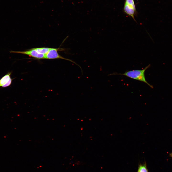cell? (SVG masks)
<instances>
[{
  "mask_svg": "<svg viewBox=\"0 0 172 172\" xmlns=\"http://www.w3.org/2000/svg\"><path fill=\"white\" fill-rule=\"evenodd\" d=\"M150 64H149L141 70L128 71L123 73H113L110 75L117 74L123 75L130 78L144 82L147 84L150 87L153 88V86L147 82L145 79V71L150 67Z\"/></svg>",
  "mask_w": 172,
  "mask_h": 172,
  "instance_id": "1",
  "label": "cell"
},
{
  "mask_svg": "<svg viewBox=\"0 0 172 172\" xmlns=\"http://www.w3.org/2000/svg\"><path fill=\"white\" fill-rule=\"evenodd\" d=\"M60 48H51L48 52L45 55L44 59H62L67 60L75 63L76 65L78 66L81 69V70L82 74H83L82 70L80 66L77 64L74 61L69 59L64 58L59 55L58 53V51L60 50H62L63 49H60Z\"/></svg>",
  "mask_w": 172,
  "mask_h": 172,
  "instance_id": "2",
  "label": "cell"
},
{
  "mask_svg": "<svg viewBox=\"0 0 172 172\" xmlns=\"http://www.w3.org/2000/svg\"><path fill=\"white\" fill-rule=\"evenodd\" d=\"M10 53H16L26 55L37 59H44L45 55L40 53L34 48L23 51H9Z\"/></svg>",
  "mask_w": 172,
  "mask_h": 172,
  "instance_id": "3",
  "label": "cell"
},
{
  "mask_svg": "<svg viewBox=\"0 0 172 172\" xmlns=\"http://www.w3.org/2000/svg\"><path fill=\"white\" fill-rule=\"evenodd\" d=\"M124 12L128 16L131 17L136 22L134 18V16L136 14V9L129 6L125 3L124 7Z\"/></svg>",
  "mask_w": 172,
  "mask_h": 172,
  "instance_id": "4",
  "label": "cell"
},
{
  "mask_svg": "<svg viewBox=\"0 0 172 172\" xmlns=\"http://www.w3.org/2000/svg\"><path fill=\"white\" fill-rule=\"evenodd\" d=\"M11 73V72H8L0 80V87L9 81L11 78L10 75Z\"/></svg>",
  "mask_w": 172,
  "mask_h": 172,
  "instance_id": "5",
  "label": "cell"
},
{
  "mask_svg": "<svg viewBox=\"0 0 172 172\" xmlns=\"http://www.w3.org/2000/svg\"><path fill=\"white\" fill-rule=\"evenodd\" d=\"M38 52L40 53L46 55L49 51L51 48L48 47H40L34 48Z\"/></svg>",
  "mask_w": 172,
  "mask_h": 172,
  "instance_id": "6",
  "label": "cell"
},
{
  "mask_svg": "<svg viewBox=\"0 0 172 172\" xmlns=\"http://www.w3.org/2000/svg\"><path fill=\"white\" fill-rule=\"evenodd\" d=\"M137 172H149L145 162L139 165Z\"/></svg>",
  "mask_w": 172,
  "mask_h": 172,
  "instance_id": "7",
  "label": "cell"
},
{
  "mask_svg": "<svg viewBox=\"0 0 172 172\" xmlns=\"http://www.w3.org/2000/svg\"><path fill=\"white\" fill-rule=\"evenodd\" d=\"M125 3L136 9L135 5L134 0H126Z\"/></svg>",
  "mask_w": 172,
  "mask_h": 172,
  "instance_id": "8",
  "label": "cell"
},
{
  "mask_svg": "<svg viewBox=\"0 0 172 172\" xmlns=\"http://www.w3.org/2000/svg\"><path fill=\"white\" fill-rule=\"evenodd\" d=\"M12 79L10 78L9 81L7 82L3 85L2 86V87H5L9 86L11 84L12 82Z\"/></svg>",
  "mask_w": 172,
  "mask_h": 172,
  "instance_id": "9",
  "label": "cell"
},
{
  "mask_svg": "<svg viewBox=\"0 0 172 172\" xmlns=\"http://www.w3.org/2000/svg\"><path fill=\"white\" fill-rule=\"evenodd\" d=\"M169 156L170 157H172V153H170L169 154Z\"/></svg>",
  "mask_w": 172,
  "mask_h": 172,
  "instance_id": "10",
  "label": "cell"
}]
</instances>
